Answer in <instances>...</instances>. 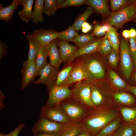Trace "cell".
I'll return each instance as SVG.
<instances>
[{"mask_svg":"<svg viewBox=\"0 0 136 136\" xmlns=\"http://www.w3.org/2000/svg\"><path fill=\"white\" fill-rule=\"evenodd\" d=\"M120 116L119 112L113 105L91 110L81 122L84 129L97 134L108 124Z\"/></svg>","mask_w":136,"mask_h":136,"instance_id":"1","label":"cell"},{"mask_svg":"<svg viewBox=\"0 0 136 136\" xmlns=\"http://www.w3.org/2000/svg\"><path fill=\"white\" fill-rule=\"evenodd\" d=\"M91 102L95 108L113 105L114 90L99 80L91 82Z\"/></svg>","mask_w":136,"mask_h":136,"instance_id":"2","label":"cell"},{"mask_svg":"<svg viewBox=\"0 0 136 136\" xmlns=\"http://www.w3.org/2000/svg\"><path fill=\"white\" fill-rule=\"evenodd\" d=\"M97 51L78 57L86 73L87 80L91 82L104 78L105 72L101 62V55Z\"/></svg>","mask_w":136,"mask_h":136,"instance_id":"3","label":"cell"},{"mask_svg":"<svg viewBox=\"0 0 136 136\" xmlns=\"http://www.w3.org/2000/svg\"><path fill=\"white\" fill-rule=\"evenodd\" d=\"M58 105L73 122H81L91 110L71 97L62 101Z\"/></svg>","mask_w":136,"mask_h":136,"instance_id":"4","label":"cell"},{"mask_svg":"<svg viewBox=\"0 0 136 136\" xmlns=\"http://www.w3.org/2000/svg\"><path fill=\"white\" fill-rule=\"evenodd\" d=\"M136 17V0L132 4L117 12L112 13L105 21V23L116 27L118 30L126 23Z\"/></svg>","mask_w":136,"mask_h":136,"instance_id":"5","label":"cell"},{"mask_svg":"<svg viewBox=\"0 0 136 136\" xmlns=\"http://www.w3.org/2000/svg\"><path fill=\"white\" fill-rule=\"evenodd\" d=\"M71 97L91 110L95 109L91 101V82L86 80L75 84Z\"/></svg>","mask_w":136,"mask_h":136,"instance_id":"6","label":"cell"},{"mask_svg":"<svg viewBox=\"0 0 136 136\" xmlns=\"http://www.w3.org/2000/svg\"><path fill=\"white\" fill-rule=\"evenodd\" d=\"M121 69L126 79L129 80L133 68V62L129 44L127 39L122 38L120 46Z\"/></svg>","mask_w":136,"mask_h":136,"instance_id":"7","label":"cell"},{"mask_svg":"<svg viewBox=\"0 0 136 136\" xmlns=\"http://www.w3.org/2000/svg\"><path fill=\"white\" fill-rule=\"evenodd\" d=\"M71 123H58L40 117L32 127L31 131L33 133L39 132L51 133H59L62 132Z\"/></svg>","mask_w":136,"mask_h":136,"instance_id":"8","label":"cell"},{"mask_svg":"<svg viewBox=\"0 0 136 136\" xmlns=\"http://www.w3.org/2000/svg\"><path fill=\"white\" fill-rule=\"evenodd\" d=\"M40 116L58 123L69 124L73 122L58 105L42 107Z\"/></svg>","mask_w":136,"mask_h":136,"instance_id":"9","label":"cell"},{"mask_svg":"<svg viewBox=\"0 0 136 136\" xmlns=\"http://www.w3.org/2000/svg\"><path fill=\"white\" fill-rule=\"evenodd\" d=\"M49 90L48 98L45 106L57 105L72 95V90L68 87L54 85Z\"/></svg>","mask_w":136,"mask_h":136,"instance_id":"10","label":"cell"},{"mask_svg":"<svg viewBox=\"0 0 136 136\" xmlns=\"http://www.w3.org/2000/svg\"><path fill=\"white\" fill-rule=\"evenodd\" d=\"M58 72L56 69L48 63L39 70L38 75L40 77L34 81L33 83L36 84H44L49 89L55 85Z\"/></svg>","mask_w":136,"mask_h":136,"instance_id":"11","label":"cell"},{"mask_svg":"<svg viewBox=\"0 0 136 136\" xmlns=\"http://www.w3.org/2000/svg\"><path fill=\"white\" fill-rule=\"evenodd\" d=\"M57 46L60 57L64 65L72 62L76 58L75 53L78 47L70 44L67 41L59 39Z\"/></svg>","mask_w":136,"mask_h":136,"instance_id":"12","label":"cell"},{"mask_svg":"<svg viewBox=\"0 0 136 136\" xmlns=\"http://www.w3.org/2000/svg\"><path fill=\"white\" fill-rule=\"evenodd\" d=\"M21 73V89L22 90L33 81L36 76H39L34 61H25L23 64Z\"/></svg>","mask_w":136,"mask_h":136,"instance_id":"13","label":"cell"},{"mask_svg":"<svg viewBox=\"0 0 136 136\" xmlns=\"http://www.w3.org/2000/svg\"><path fill=\"white\" fill-rule=\"evenodd\" d=\"M113 105L116 107L124 106L133 107L136 106V100L130 94L123 91H115Z\"/></svg>","mask_w":136,"mask_h":136,"instance_id":"14","label":"cell"},{"mask_svg":"<svg viewBox=\"0 0 136 136\" xmlns=\"http://www.w3.org/2000/svg\"><path fill=\"white\" fill-rule=\"evenodd\" d=\"M59 32L52 29H36L31 34L40 43L41 46H46L57 39Z\"/></svg>","mask_w":136,"mask_h":136,"instance_id":"15","label":"cell"},{"mask_svg":"<svg viewBox=\"0 0 136 136\" xmlns=\"http://www.w3.org/2000/svg\"><path fill=\"white\" fill-rule=\"evenodd\" d=\"M58 39L51 42L47 46L49 63L59 71L60 66L63 61L60 57L58 49L57 47Z\"/></svg>","mask_w":136,"mask_h":136,"instance_id":"16","label":"cell"},{"mask_svg":"<svg viewBox=\"0 0 136 136\" xmlns=\"http://www.w3.org/2000/svg\"><path fill=\"white\" fill-rule=\"evenodd\" d=\"M73 65V61L65 65L58 72L55 85L69 87L73 84L71 75Z\"/></svg>","mask_w":136,"mask_h":136,"instance_id":"17","label":"cell"},{"mask_svg":"<svg viewBox=\"0 0 136 136\" xmlns=\"http://www.w3.org/2000/svg\"><path fill=\"white\" fill-rule=\"evenodd\" d=\"M73 62V65L71 73L73 84L87 80L85 70L78 58H76Z\"/></svg>","mask_w":136,"mask_h":136,"instance_id":"18","label":"cell"},{"mask_svg":"<svg viewBox=\"0 0 136 136\" xmlns=\"http://www.w3.org/2000/svg\"><path fill=\"white\" fill-rule=\"evenodd\" d=\"M85 4L91 7L94 11L103 17L108 18L112 13L107 0H86Z\"/></svg>","mask_w":136,"mask_h":136,"instance_id":"19","label":"cell"},{"mask_svg":"<svg viewBox=\"0 0 136 136\" xmlns=\"http://www.w3.org/2000/svg\"><path fill=\"white\" fill-rule=\"evenodd\" d=\"M116 107L120 113L122 123L134 125L136 123V106L133 107L124 106Z\"/></svg>","mask_w":136,"mask_h":136,"instance_id":"20","label":"cell"},{"mask_svg":"<svg viewBox=\"0 0 136 136\" xmlns=\"http://www.w3.org/2000/svg\"><path fill=\"white\" fill-rule=\"evenodd\" d=\"M102 38H95L93 40L78 47L75 53L76 58L97 51L98 45Z\"/></svg>","mask_w":136,"mask_h":136,"instance_id":"21","label":"cell"},{"mask_svg":"<svg viewBox=\"0 0 136 136\" xmlns=\"http://www.w3.org/2000/svg\"><path fill=\"white\" fill-rule=\"evenodd\" d=\"M20 5L23 7L21 10L18 11L19 16L23 21L28 22L32 20V8L34 0H20Z\"/></svg>","mask_w":136,"mask_h":136,"instance_id":"22","label":"cell"},{"mask_svg":"<svg viewBox=\"0 0 136 136\" xmlns=\"http://www.w3.org/2000/svg\"><path fill=\"white\" fill-rule=\"evenodd\" d=\"M20 5L19 0H13L8 6L4 7L0 4V19L5 22L11 21L15 10Z\"/></svg>","mask_w":136,"mask_h":136,"instance_id":"23","label":"cell"},{"mask_svg":"<svg viewBox=\"0 0 136 136\" xmlns=\"http://www.w3.org/2000/svg\"><path fill=\"white\" fill-rule=\"evenodd\" d=\"M25 36L29 46L27 60L34 61L41 45L39 42L31 35L27 34Z\"/></svg>","mask_w":136,"mask_h":136,"instance_id":"24","label":"cell"},{"mask_svg":"<svg viewBox=\"0 0 136 136\" xmlns=\"http://www.w3.org/2000/svg\"><path fill=\"white\" fill-rule=\"evenodd\" d=\"M121 123V117L120 116L108 124L96 134V136H108L112 134Z\"/></svg>","mask_w":136,"mask_h":136,"instance_id":"25","label":"cell"},{"mask_svg":"<svg viewBox=\"0 0 136 136\" xmlns=\"http://www.w3.org/2000/svg\"><path fill=\"white\" fill-rule=\"evenodd\" d=\"M48 56L47 46H41L34 61L38 74L39 70L48 63L47 60Z\"/></svg>","mask_w":136,"mask_h":136,"instance_id":"26","label":"cell"},{"mask_svg":"<svg viewBox=\"0 0 136 136\" xmlns=\"http://www.w3.org/2000/svg\"><path fill=\"white\" fill-rule=\"evenodd\" d=\"M44 4L43 0H36L35 1L34 10L32 14L31 18L33 22L36 25L39 22L43 21L42 13Z\"/></svg>","mask_w":136,"mask_h":136,"instance_id":"27","label":"cell"},{"mask_svg":"<svg viewBox=\"0 0 136 136\" xmlns=\"http://www.w3.org/2000/svg\"><path fill=\"white\" fill-rule=\"evenodd\" d=\"M94 12L93 8L89 6L83 13L76 18L72 25L77 31L81 29L82 24L86 22L88 18Z\"/></svg>","mask_w":136,"mask_h":136,"instance_id":"28","label":"cell"},{"mask_svg":"<svg viewBox=\"0 0 136 136\" xmlns=\"http://www.w3.org/2000/svg\"><path fill=\"white\" fill-rule=\"evenodd\" d=\"M84 129L81 122H73L62 131L60 136H76Z\"/></svg>","mask_w":136,"mask_h":136,"instance_id":"29","label":"cell"},{"mask_svg":"<svg viewBox=\"0 0 136 136\" xmlns=\"http://www.w3.org/2000/svg\"><path fill=\"white\" fill-rule=\"evenodd\" d=\"M106 34L108 39L113 49L119 53L120 41L116 28L110 25L109 29Z\"/></svg>","mask_w":136,"mask_h":136,"instance_id":"30","label":"cell"},{"mask_svg":"<svg viewBox=\"0 0 136 136\" xmlns=\"http://www.w3.org/2000/svg\"><path fill=\"white\" fill-rule=\"evenodd\" d=\"M109 75L110 79L116 89L126 90L127 84L114 71L110 70Z\"/></svg>","mask_w":136,"mask_h":136,"instance_id":"31","label":"cell"},{"mask_svg":"<svg viewBox=\"0 0 136 136\" xmlns=\"http://www.w3.org/2000/svg\"><path fill=\"white\" fill-rule=\"evenodd\" d=\"M79 34L73 25L69 26L64 30L59 32L57 39L61 40L72 41Z\"/></svg>","mask_w":136,"mask_h":136,"instance_id":"32","label":"cell"},{"mask_svg":"<svg viewBox=\"0 0 136 136\" xmlns=\"http://www.w3.org/2000/svg\"><path fill=\"white\" fill-rule=\"evenodd\" d=\"M134 125H127L122 123L112 136H133Z\"/></svg>","mask_w":136,"mask_h":136,"instance_id":"33","label":"cell"},{"mask_svg":"<svg viewBox=\"0 0 136 136\" xmlns=\"http://www.w3.org/2000/svg\"><path fill=\"white\" fill-rule=\"evenodd\" d=\"M136 0H110L111 13H114L124 9L133 4Z\"/></svg>","mask_w":136,"mask_h":136,"instance_id":"34","label":"cell"},{"mask_svg":"<svg viewBox=\"0 0 136 136\" xmlns=\"http://www.w3.org/2000/svg\"><path fill=\"white\" fill-rule=\"evenodd\" d=\"M112 49L106 33L98 45L97 51L102 55H106L110 53Z\"/></svg>","mask_w":136,"mask_h":136,"instance_id":"35","label":"cell"},{"mask_svg":"<svg viewBox=\"0 0 136 136\" xmlns=\"http://www.w3.org/2000/svg\"><path fill=\"white\" fill-rule=\"evenodd\" d=\"M95 38L93 33H83L76 37L72 42L78 47H80L90 42Z\"/></svg>","mask_w":136,"mask_h":136,"instance_id":"36","label":"cell"},{"mask_svg":"<svg viewBox=\"0 0 136 136\" xmlns=\"http://www.w3.org/2000/svg\"><path fill=\"white\" fill-rule=\"evenodd\" d=\"M57 9L56 0H44L43 13L50 16L54 15Z\"/></svg>","mask_w":136,"mask_h":136,"instance_id":"37","label":"cell"},{"mask_svg":"<svg viewBox=\"0 0 136 136\" xmlns=\"http://www.w3.org/2000/svg\"><path fill=\"white\" fill-rule=\"evenodd\" d=\"M93 28L92 32L94 36L100 37L105 35L109 29L110 25L107 23L100 24L98 21L93 23Z\"/></svg>","mask_w":136,"mask_h":136,"instance_id":"38","label":"cell"},{"mask_svg":"<svg viewBox=\"0 0 136 136\" xmlns=\"http://www.w3.org/2000/svg\"><path fill=\"white\" fill-rule=\"evenodd\" d=\"M119 53L115 49H112L110 53L108 54V59L109 64L112 66H116L119 60Z\"/></svg>","mask_w":136,"mask_h":136,"instance_id":"39","label":"cell"},{"mask_svg":"<svg viewBox=\"0 0 136 136\" xmlns=\"http://www.w3.org/2000/svg\"><path fill=\"white\" fill-rule=\"evenodd\" d=\"M86 0H65L59 6L57 9L67 7L78 6L85 4Z\"/></svg>","mask_w":136,"mask_h":136,"instance_id":"40","label":"cell"},{"mask_svg":"<svg viewBox=\"0 0 136 136\" xmlns=\"http://www.w3.org/2000/svg\"><path fill=\"white\" fill-rule=\"evenodd\" d=\"M134 65L136 67V37L128 38Z\"/></svg>","mask_w":136,"mask_h":136,"instance_id":"41","label":"cell"},{"mask_svg":"<svg viewBox=\"0 0 136 136\" xmlns=\"http://www.w3.org/2000/svg\"><path fill=\"white\" fill-rule=\"evenodd\" d=\"M25 124L23 123H20L18 126L10 132L5 134L1 132L2 136H18L20 132L24 127Z\"/></svg>","mask_w":136,"mask_h":136,"instance_id":"42","label":"cell"},{"mask_svg":"<svg viewBox=\"0 0 136 136\" xmlns=\"http://www.w3.org/2000/svg\"><path fill=\"white\" fill-rule=\"evenodd\" d=\"M7 54V48L5 44L3 42H0V59H1Z\"/></svg>","mask_w":136,"mask_h":136,"instance_id":"43","label":"cell"},{"mask_svg":"<svg viewBox=\"0 0 136 136\" xmlns=\"http://www.w3.org/2000/svg\"><path fill=\"white\" fill-rule=\"evenodd\" d=\"M92 29V26L87 22H85L82 25V31L84 33H86L90 31Z\"/></svg>","mask_w":136,"mask_h":136,"instance_id":"44","label":"cell"},{"mask_svg":"<svg viewBox=\"0 0 136 136\" xmlns=\"http://www.w3.org/2000/svg\"><path fill=\"white\" fill-rule=\"evenodd\" d=\"M62 132L52 133L40 132L35 133H33V136H60Z\"/></svg>","mask_w":136,"mask_h":136,"instance_id":"45","label":"cell"},{"mask_svg":"<svg viewBox=\"0 0 136 136\" xmlns=\"http://www.w3.org/2000/svg\"><path fill=\"white\" fill-rule=\"evenodd\" d=\"M76 136H96V134L84 129Z\"/></svg>","mask_w":136,"mask_h":136,"instance_id":"46","label":"cell"},{"mask_svg":"<svg viewBox=\"0 0 136 136\" xmlns=\"http://www.w3.org/2000/svg\"><path fill=\"white\" fill-rule=\"evenodd\" d=\"M5 98V96L2 92V91L0 90V110H2L5 107L4 103V100Z\"/></svg>","mask_w":136,"mask_h":136,"instance_id":"47","label":"cell"},{"mask_svg":"<svg viewBox=\"0 0 136 136\" xmlns=\"http://www.w3.org/2000/svg\"><path fill=\"white\" fill-rule=\"evenodd\" d=\"M126 90L131 92L136 97V86L127 85Z\"/></svg>","mask_w":136,"mask_h":136,"instance_id":"48","label":"cell"},{"mask_svg":"<svg viewBox=\"0 0 136 136\" xmlns=\"http://www.w3.org/2000/svg\"><path fill=\"white\" fill-rule=\"evenodd\" d=\"M122 34L124 38L127 39L130 38L129 30H125L123 31Z\"/></svg>","mask_w":136,"mask_h":136,"instance_id":"49","label":"cell"},{"mask_svg":"<svg viewBox=\"0 0 136 136\" xmlns=\"http://www.w3.org/2000/svg\"><path fill=\"white\" fill-rule=\"evenodd\" d=\"M129 30L130 38H133L136 37V29L132 28Z\"/></svg>","mask_w":136,"mask_h":136,"instance_id":"50","label":"cell"},{"mask_svg":"<svg viewBox=\"0 0 136 136\" xmlns=\"http://www.w3.org/2000/svg\"><path fill=\"white\" fill-rule=\"evenodd\" d=\"M65 0H56L57 6L58 7Z\"/></svg>","mask_w":136,"mask_h":136,"instance_id":"51","label":"cell"},{"mask_svg":"<svg viewBox=\"0 0 136 136\" xmlns=\"http://www.w3.org/2000/svg\"><path fill=\"white\" fill-rule=\"evenodd\" d=\"M134 135L133 136H136V123L134 125Z\"/></svg>","mask_w":136,"mask_h":136,"instance_id":"52","label":"cell"},{"mask_svg":"<svg viewBox=\"0 0 136 136\" xmlns=\"http://www.w3.org/2000/svg\"><path fill=\"white\" fill-rule=\"evenodd\" d=\"M133 21H134L135 23H136V17L134 19V20H133Z\"/></svg>","mask_w":136,"mask_h":136,"instance_id":"53","label":"cell"},{"mask_svg":"<svg viewBox=\"0 0 136 136\" xmlns=\"http://www.w3.org/2000/svg\"><path fill=\"white\" fill-rule=\"evenodd\" d=\"M135 81H136V73L135 75Z\"/></svg>","mask_w":136,"mask_h":136,"instance_id":"54","label":"cell"},{"mask_svg":"<svg viewBox=\"0 0 136 136\" xmlns=\"http://www.w3.org/2000/svg\"><path fill=\"white\" fill-rule=\"evenodd\" d=\"M112 134H111L110 135L108 136H112Z\"/></svg>","mask_w":136,"mask_h":136,"instance_id":"55","label":"cell"}]
</instances>
